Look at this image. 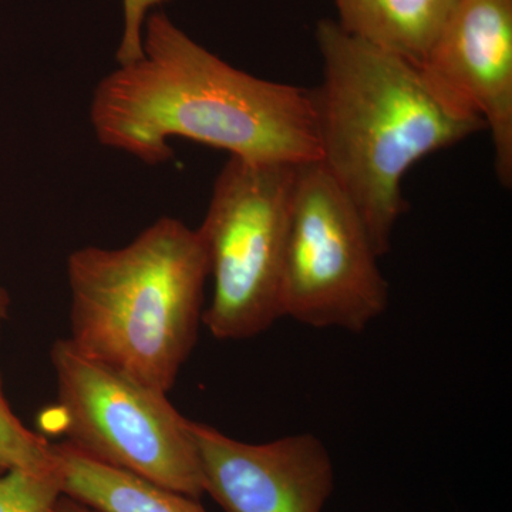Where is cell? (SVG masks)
Returning a JSON list of instances; mask_svg holds the SVG:
<instances>
[{"label":"cell","instance_id":"obj_1","mask_svg":"<svg viewBox=\"0 0 512 512\" xmlns=\"http://www.w3.org/2000/svg\"><path fill=\"white\" fill-rule=\"evenodd\" d=\"M90 121L101 146L148 165L171 160L173 138L262 163L319 161L311 90L242 72L161 9L144 23L140 59L97 84Z\"/></svg>","mask_w":512,"mask_h":512},{"label":"cell","instance_id":"obj_2","mask_svg":"<svg viewBox=\"0 0 512 512\" xmlns=\"http://www.w3.org/2000/svg\"><path fill=\"white\" fill-rule=\"evenodd\" d=\"M316 42L323 76L311 96L319 163L353 202L383 256L406 212L407 171L485 124L444 104L419 66L349 35L338 22L320 20Z\"/></svg>","mask_w":512,"mask_h":512},{"label":"cell","instance_id":"obj_3","mask_svg":"<svg viewBox=\"0 0 512 512\" xmlns=\"http://www.w3.org/2000/svg\"><path fill=\"white\" fill-rule=\"evenodd\" d=\"M208 259L197 229L158 218L121 248L67 259L69 342L82 355L167 393L197 345Z\"/></svg>","mask_w":512,"mask_h":512},{"label":"cell","instance_id":"obj_4","mask_svg":"<svg viewBox=\"0 0 512 512\" xmlns=\"http://www.w3.org/2000/svg\"><path fill=\"white\" fill-rule=\"evenodd\" d=\"M57 400L43 424L80 453L200 500L204 474L191 420L167 393L82 355L69 339L50 350Z\"/></svg>","mask_w":512,"mask_h":512},{"label":"cell","instance_id":"obj_5","mask_svg":"<svg viewBox=\"0 0 512 512\" xmlns=\"http://www.w3.org/2000/svg\"><path fill=\"white\" fill-rule=\"evenodd\" d=\"M299 165L231 157L215 180L197 228L212 279L202 323L215 339L255 338L282 319V272Z\"/></svg>","mask_w":512,"mask_h":512},{"label":"cell","instance_id":"obj_6","mask_svg":"<svg viewBox=\"0 0 512 512\" xmlns=\"http://www.w3.org/2000/svg\"><path fill=\"white\" fill-rule=\"evenodd\" d=\"M359 211L319 161L293 185L281 318L362 333L389 306V284Z\"/></svg>","mask_w":512,"mask_h":512},{"label":"cell","instance_id":"obj_7","mask_svg":"<svg viewBox=\"0 0 512 512\" xmlns=\"http://www.w3.org/2000/svg\"><path fill=\"white\" fill-rule=\"evenodd\" d=\"M419 67L450 109L484 121L495 173L511 187L512 0H458Z\"/></svg>","mask_w":512,"mask_h":512},{"label":"cell","instance_id":"obj_8","mask_svg":"<svg viewBox=\"0 0 512 512\" xmlns=\"http://www.w3.org/2000/svg\"><path fill=\"white\" fill-rule=\"evenodd\" d=\"M191 431L205 494L227 512H323L335 491L328 447L311 433L247 443L198 421Z\"/></svg>","mask_w":512,"mask_h":512},{"label":"cell","instance_id":"obj_9","mask_svg":"<svg viewBox=\"0 0 512 512\" xmlns=\"http://www.w3.org/2000/svg\"><path fill=\"white\" fill-rule=\"evenodd\" d=\"M63 494L99 512H207L197 498L87 457L66 441L52 443Z\"/></svg>","mask_w":512,"mask_h":512},{"label":"cell","instance_id":"obj_10","mask_svg":"<svg viewBox=\"0 0 512 512\" xmlns=\"http://www.w3.org/2000/svg\"><path fill=\"white\" fill-rule=\"evenodd\" d=\"M338 25L421 66L458 0H335Z\"/></svg>","mask_w":512,"mask_h":512},{"label":"cell","instance_id":"obj_11","mask_svg":"<svg viewBox=\"0 0 512 512\" xmlns=\"http://www.w3.org/2000/svg\"><path fill=\"white\" fill-rule=\"evenodd\" d=\"M56 467L52 443L16 416L6 399L0 373V476L12 470H50Z\"/></svg>","mask_w":512,"mask_h":512},{"label":"cell","instance_id":"obj_12","mask_svg":"<svg viewBox=\"0 0 512 512\" xmlns=\"http://www.w3.org/2000/svg\"><path fill=\"white\" fill-rule=\"evenodd\" d=\"M63 494L57 466L50 470H12L0 476V512H52Z\"/></svg>","mask_w":512,"mask_h":512},{"label":"cell","instance_id":"obj_13","mask_svg":"<svg viewBox=\"0 0 512 512\" xmlns=\"http://www.w3.org/2000/svg\"><path fill=\"white\" fill-rule=\"evenodd\" d=\"M165 2L168 0H123V33L116 53L117 64L140 59L147 16Z\"/></svg>","mask_w":512,"mask_h":512},{"label":"cell","instance_id":"obj_14","mask_svg":"<svg viewBox=\"0 0 512 512\" xmlns=\"http://www.w3.org/2000/svg\"><path fill=\"white\" fill-rule=\"evenodd\" d=\"M52 512H99L89 505L80 503V501L73 500L67 495H60L59 500L56 501L55 507Z\"/></svg>","mask_w":512,"mask_h":512},{"label":"cell","instance_id":"obj_15","mask_svg":"<svg viewBox=\"0 0 512 512\" xmlns=\"http://www.w3.org/2000/svg\"><path fill=\"white\" fill-rule=\"evenodd\" d=\"M10 313V295L5 286L0 284V336H2L5 323L8 322Z\"/></svg>","mask_w":512,"mask_h":512}]
</instances>
